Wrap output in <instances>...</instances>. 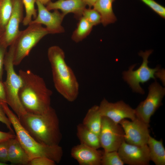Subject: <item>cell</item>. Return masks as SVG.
I'll return each instance as SVG.
<instances>
[{
	"label": "cell",
	"instance_id": "cell-7",
	"mask_svg": "<svg viewBox=\"0 0 165 165\" xmlns=\"http://www.w3.org/2000/svg\"><path fill=\"white\" fill-rule=\"evenodd\" d=\"M153 51L149 50L145 52L141 51L139 55L143 58V62L140 67L137 70H133L135 65L130 66L129 70L123 72V78L133 90L141 94H144L145 91L140 85V83L147 82L151 79H156L158 77L160 70L159 67L152 68L148 65V58Z\"/></svg>",
	"mask_w": 165,
	"mask_h": 165
},
{
	"label": "cell",
	"instance_id": "cell-14",
	"mask_svg": "<svg viewBox=\"0 0 165 165\" xmlns=\"http://www.w3.org/2000/svg\"><path fill=\"white\" fill-rule=\"evenodd\" d=\"M12 14L0 40V43L8 47L15 40L20 31V24L23 18L24 5L22 0H12Z\"/></svg>",
	"mask_w": 165,
	"mask_h": 165
},
{
	"label": "cell",
	"instance_id": "cell-20",
	"mask_svg": "<svg viewBox=\"0 0 165 165\" xmlns=\"http://www.w3.org/2000/svg\"><path fill=\"white\" fill-rule=\"evenodd\" d=\"M102 117L99 106L94 105L88 110L82 123L99 136L101 128Z\"/></svg>",
	"mask_w": 165,
	"mask_h": 165
},
{
	"label": "cell",
	"instance_id": "cell-13",
	"mask_svg": "<svg viewBox=\"0 0 165 165\" xmlns=\"http://www.w3.org/2000/svg\"><path fill=\"white\" fill-rule=\"evenodd\" d=\"M124 163L129 165H148L150 161L147 145H138L123 141L117 151Z\"/></svg>",
	"mask_w": 165,
	"mask_h": 165
},
{
	"label": "cell",
	"instance_id": "cell-34",
	"mask_svg": "<svg viewBox=\"0 0 165 165\" xmlns=\"http://www.w3.org/2000/svg\"><path fill=\"white\" fill-rule=\"evenodd\" d=\"M89 8H91L93 6L97 0H82Z\"/></svg>",
	"mask_w": 165,
	"mask_h": 165
},
{
	"label": "cell",
	"instance_id": "cell-19",
	"mask_svg": "<svg viewBox=\"0 0 165 165\" xmlns=\"http://www.w3.org/2000/svg\"><path fill=\"white\" fill-rule=\"evenodd\" d=\"M147 145L150 160L156 165H165V149L162 140H157L150 135Z\"/></svg>",
	"mask_w": 165,
	"mask_h": 165
},
{
	"label": "cell",
	"instance_id": "cell-6",
	"mask_svg": "<svg viewBox=\"0 0 165 165\" xmlns=\"http://www.w3.org/2000/svg\"><path fill=\"white\" fill-rule=\"evenodd\" d=\"M28 26L26 29L20 31L14 41L13 58L14 66L19 65L39 42L49 34L46 28L41 24H30Z\"/></svg>",
	"mask_w": 165,
	"mask_h": 165
},
{
	"label": "cell",
	"instance_id": "cell-1",
	"mask_svg": "<svg viewBox=\"0 0 165 165\" xmlns=\"http://www.w3.org/2000/svg\"><path fill=\"white\" fill-rule=\"evenodd\" d=\"M18 74L22 80L19 97L26 112L39 114L47 111L51 107L52 92L43 78L29 70H20Z\"/></svg>",
	"mask_w": 165,
	"mask_h": 165
},
{
	"label": "cell",
	"instance_id": "cell-28",
	"mask_svg": "<svg viewBox=\"0 0 165 165\" xmlns=\"http://www.w3.org/2000/svg\"><path fill=\"white\" fill-rule=\"evenodd\" d=\"M56 163L53 160L44 157H38L31 159L28 165H55Z\"/></svg>",
	"mask_w": 165,
	"mask_h": 165
},
{
	"label": "cell",
	"instance_id": "cell-15",
	"mask_svg": "<svg viewBox=\"0 0 165 165\" xmlns=\"http://www.w3.org/2000/svg\"><path fill=\"white\" fill-rule=\"evenodd\" d=\"M71 154L80 165H100L102 154L97 149L80 144L72 148Z\"/></svg>",
	"mask_w": 165,
	"mask_h": 165
},
{
	"label": "cell",
	"instance_id": "cell-21",
	"mask_svg": "<svg viewBox=\"0 0 165 165\" xmlns=\"http://www.w3.org/2000/svg\"><path fill=\"white\" fill-rule=\"evenodd\" d=\"M77 135L80 144L97 149L101 147L99 136L82 123L77 126Z\"/></svg>",
	"mask_w": 165,
	"mask_h": 165
},
{
	"label": "cell",
	"instance_id": "cell-22",
	"mask_svg": "<svg viewBox=\"0 0 165 165\" xmlns=\"http://www.w3.org/2000/svg\"><path fill=\"white\" fill-rule=\"evenodd\" d=\"M79 20L77 28L71 36L72 40L76 43L82 41L86 38L90 33L93 27L83 16Z\"/></svg>",
	"mask_w": 165,
	"mask_h": 165
},
{
	"label": "cell",
	"instance_id": "cell-24",
	"mask_svg": "<svg viewBox=\"0 0 165 165\" xmlns=\"http://www.w3.org/2000/svg\"><path fill=\"white\" fill-rule=\"evenodd\" d=\"M22 0L25 11V15L23 19L22 23L24 26H27L32 21V17L34 19L37 16V10L35 7L36 0Z\"/></svg>",
	"mask_w": 165,
	"mask_h": 165
},
{
	"label": "cell",
	"instance_id": "cell-8",
	"mask_svg": "<svg viewBox=\"0 0 165 165\" xmlns=\"http://www.w3.org/2000/svg\"><path fill=\"white\" fill-rule=\"evenodd\" d=\"M165 94V88L156 81L152 83L148 87V93L146 98L134 109L136 117L149 124L151 117L162 105Z\"/></svg>",
	"mask_w": 165,
	"mask_h": 165
},
{
	"label": "cell",
	"instance_id": "cell-33",
	"mask_svg": "<svg viewBox=\"0 0 165 165\" xmlns=\"http://www.w3.org/2000/svg\"><path fill=\"white\" fill-rule=\"evenodd\" d=\"M6 103L5 90L3 82L0 79V104Z\"/></svg>",
	"mask_w": 165,
	"mask_h": 165
},
{
	"label": "cell",
	"instance_id": "cell-23",
	"mask_svg": "<svg viewBox=\"0 0 165 165\" xmlns=\"http://www.w3.org/2000/svg\"><path fill=\"white\" fill-rule=\"evenodd\" d=\"M12 0H0V30L4 32L12 14Z\"/></svg>",
	"mask_w": 165,
	"mask_h": 165
},
{
	"label": "cell",
	"instance_id": "cell-12",
	"mask_svg": "<svg viewBox=\"0 0 165 165\" xmlns=\"http://www.w3.org/2000/svg\"><path fill=\"white\" fill-rule=\"evenodd\" d=\"M99 107L102 116L108 118L116 123L119 124L124 119L133 120L136 118L135 109L122 101L112 103L104 98Z\"/></svg>",
	"mask_w": 165,
	"mask_h": 165
},
{
	"label": "cell",
	"instance_id": "cell-10",
	"mask_svg": "<svg viewBox=\"0 0 165 165\" xmlns=\"http://www.w3.org/2000/svg\"><path fill=\"white\" fill-rule=\"evenodd\" d=\"M119 124L124 131L125 141L126 142L140 146L147 145L150 136L149 124L136 117L131 121L123 119Z\"/></svg>",
	"mask_w": 165,
	"mask_h": 165
},
{
	"label": "cell",
	"instance_id": "cell-2",
	"mask_svg": "<svg viewBox=\"0 0 165 165\" xmlns=\"http://www.w3.org/2000/svg\"><path fill=\"white\" fill-rule=\"evenodd\" d=\"M18 118L22 126L37 141L49 145H59L62 134L58 117L52 107L41 114L27 113Z\"/></svg>",
	"mask_w": 165,
	"mask_h": 165
},
{
	"label": "cell",
	"instance_id": "cell-18",
	"mask_svg": "<svg viewBox=\"0 0 165 165\" xmlns=\"http://www.w3.org/2000/svg\"><path fill=\"white\" fill-rule=\"evenodd\" d=\"M115 0H97L93 8L97 10L101 16V23L105 26L114 23L117 20L113 11L112 5Z\"/></svg>",
	"mask_w": 165,
	"mask_h": 165
},
{
	"label": "cell",
	"instance_id": "cell-17",
	"mask_svg": "<svg viewBox=\"0 0 165 165\" xmlns=\"http://www.w3.org/2000/svg\"><path fill=\"white\" fill-rule=\"evenodd\" d=\"M8 162L13 164L28 165L30 159L16 137L8 140Z\"/></svg>",
	"mask_w": 165,
	"mask_h": 165
},
{
	"label": "cell",
	"instance_id": "cell-27",
	"mask_svg": "<svg viewBox=\"0 0 165 165\" xmlns=\"http://www.w3.org/2000/svg\"><path fill=\"white\" fill-rule=\"evenodd\" d=\"M163 18H165V8L154 0H140Z\"/></svg>",
	"mask_w": 165,
	"mask_h": 165
},
{
	"label": "cell",
	"instance_id": "cell-5",
	"mask_svg": "<svg viewBox=\"0 0 165 165\" xmlns=\"http://www.w3.org/2000/svg\"><path fill=\"white\" fill-rule=\"evenodd\" d=\"M14 42L5 55L4 67L6 72V79L3 82L6 91V103L18 118L27 113L20 101L19 97V90L22 84V79L16 72L13 63L15 50Z\"/></svg>",
	"mask_w": 165,
	"mask_h": 165
},
{
	"label": "cell",
	"instance_id": "cell-11",
	"mask_svg": "<svg viewBox=\"0 0 165 165\" xmlns=\"http://www.w3.org/2000/svg\"><path fill=\"white\" fill-rule=\"evenodd\" d=\"M35 3L37 7L38 14L36 17L32 20L30 24L45 25L49 34L64 32L65 30L61 24L65 16L58 10H54L53 12H50L45 5L37 0L36 1Z\"/></svg>",
	"mask_w": 165,
	"mask_h": 165
},
{
	"label": "cell",
	"instance_id": "cell-32",
	"mask_svg": "<svg viewBox=\"0 0 165 165\" xmlns=\"http://www.w3.org/2000/svg\"><path fill=\"white\" fill-rule=\"evenodd\" d=\"M16 137L14 133L9 131L4 132L0 131V142Z\"/></svg>",
	"mask_w": 165,
	"mask_h": 165
},
{
	"label": "cell",
	"instance_id": "cell-37",
	"mask_svg": "<svg viewBox=\"0 0 165 165\" xmlns=\"http://www.w3.org/2000/svg\"><path fill=\"white\" fill-rule=\"evenodd\" d=\"M7 165V164L6 163H2L0 162V165Z\"/></svg>",
	"mask_w": 165,
	"mask_h": 165
},
{
	"label": "cell",
	"instance_id": "cell-31",
	"mask_svg": "<svg viewBox=\"0 0 165 165\" xmlns=\"http://www.w3.org/2000/svg\"><path fill=\"white\" fill-rule=\"evenodd\" d=\"M7 47L0 43V79L2 80L4 59Z\"/></svg>",
	"mask_w": 165,
	"mask_h": 165
},
{
	"label": "cell",
	"instance_id": "cell-26",
	"mask_svg": "<svg viewBox=\"0 0 165 165\" xmlns=\"http://www.w3.org/2000/svg\"><path fill=\"white\" fill-rule=\"evenodd\" d=\"M82 16L93 26L101 23V16L100 14L94 8H85L83 12Z\"/></svg>",
	"mask_w": 165,
	"mask_h": 165
},
{
	"label": "cell",
	"instance_id": "cell-35",
	"mask_svg": "<svg viewBox=\"0 0 165 165\" xmlns=\"http://www.w3.org/2000/svg\"><path fill=\"white\" fill-rule=\"evenodd\" d=\"M44 5H46L47 3L52 0H37Z\"/></svg>",
	"mask_w": 165,
	"mask_h": 165
},
{
	"label": "cell",
	"instance_id": "cell-4",
	"mask_svg": "<svg viewBox=\"0 0 165 165\" xmlns=\"http://www.w3.org/2000/svg\"><path fill=\"white\" fill-rule=\"evenodd\" d=\"M6 115L16 133V137L29 156L32 158L44 157L59 163L63 155L62 148L59 145H51L40 143L34 139L21 124L17 116L6 103H1Z\"/></svg>",
	"mask_w": 165,
	"mask_h": 165
},
{
	"label": "cell",
	"instance_id": "cell-25",
	"mask_svg": "<svg viewBox=\"0 0 165 165\" xmlns=\"http://www.w3.org/2000/svg\"><path fill=\"white\" fill-rule=\"evenodd\" d=\"M124 164L117 151H104L102 154L101 165H123Z\"/></svg>",
	"mask_w": 165,
	"mask_h": 165
},
{
	"label": "cell",
	"instance_id": "cell-29",
	"mask_svg": "<svg viewBox=\"0 0 165 165\" xmlns=\"http://www.w3.org/2000/svg\"><path fill=\"white\" fill-rule=\"evenodd\" d=\"M8 140L0 142V162L6 163L8 162Z\"/></svg>",
	"mask_w": 165,
	"mask_h": 165
},
{
	"label": "cell",
	"instance_id": "cell-3",
	"mask_svg": "<svg viewBox=\"0 0 165 165\" xmlns=\"http://www.w3.org/2000/svg\"><path fill=\"white\" fill-rule=\"evenodd\" d=\"M47 57L55 88L67 100L74 101L79 95V85L73 71L66 62L64 50L57 46H52L48 50Z\"/></svg>",
	"mask_w": 165,
	"mask_h": 165
},
{
	"label": "cell",
	"instance_id": "cell-36",
	"mask_svg": "<svg viewBox=\"0 0 165 165\" xmlns=\"http://www.w3.org/2000/svg\"><path fill=\"white\" fill-rule=\"evenodd\" d=\"M3 32L2 31L0 30V40L3 35Z\"/></svg>",
	"mask_w": 165,
	"mask_h": 165
},
{
	"label": "cell",
	"instance_id": "cell-30",
	"mask_svg": "<svg viewBox=\"0 0 165 165\" xmlns=\"http://www.w3.org/2000/svg\"><path fill=\"white\" fill-rule=\"evenodd\" d=\"M0 122L5 124L10 131L14 133L12 124L6 115L1 104H0Z\"/></svg>",
	"mask_w": 165,
	"mask_h": 165
},
{
	"label": "cell",
	"instance_id": "cell-9",
	"mask_svg": "<svg viewBox=\"0 0 165 165\" xmlns=\"http://www.w3.org/2000/svg\"><path fill=\"white\" fill-rule=\"evenodd\" d=\"M99 137L101 146L105 152L117 151L125 141L124 133L121 126L105 116L102 117Z\"/></svg>",
	"mask_w": 165,
	"mask_h": 165
},
{
	"label": "cell",
	"instance_id": "cell-16",
	"mask_svg": "<svg viewBox=\"0 0 165 165\" xmlns=\"http://www.w3.org/2000/svg\"><path fill=\"white\" fill-rule=\"evenodd\" d=\"M46 5L48 10L59 9L65 16L70 13H73L78 20L82 16L86 6L82 0H57L55 2L50 1Z\"/></svg>",
	"mask_w": 165,
	"mask_h": 165
}]
</instances>
